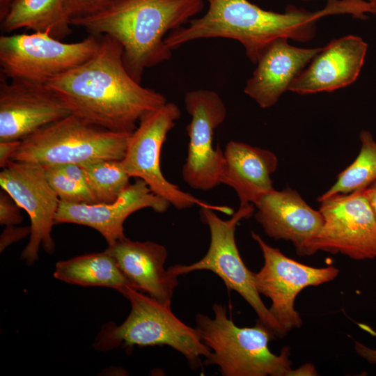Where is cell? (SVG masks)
<instances>
[{
    "label": "cell",
    "instance_id": "4dcf8cb0",
    "mask_svg": "<svg viewBox=\"0 0 376 376\" xmlns=\"http://www.w3.org/2000/svg\"><path fill=\"white\" fill-rule=\"evenodd\" d=\"M376 216V181L363 190Z\"/></svg>",
    "mask_w": 376,
    "mask_h": 376
},
{
    "label": "cell",
    "instance_id": "484cf974",
    "mask_svg": "<svg viewBox=\"0 0 376 376\" xmlns=\"http://www.w3.org/2000/svg\"><path fill=\"white\" fill-rule=\"evenodd\" d=\"M114 0H64L63 11L69 23L72 18L84 17L97 13Z\"/></svg>",
    "mask_w": 376,
    "mask_h": 376
},
{
    "label": "cell",
    "instance_id": "9a60e30c",
    "mask_svg": "<svg viewBox=\"0 0 376 376\" xmlns=\"http://www.w3.org/2000/svg\"><path fill=\"white\" fill-rule=\"evenodd\" d=\"M171 204L154 194L147 184L138 179L110 203H72L60 201L55 224L71 223L98 231L109 245L125 237L123 224L132 213L144 208L166 212Z\"/></svg>",
    "mask_w": 376,
    "mask_h": 376
},
{
    "label": "cell",
    "instance_id": "6da1fadb",
    "mask_svg": "<svg viewBox=\"0 0 376 376\" xmlns=\"http://www.w3.org/2000/svg\"><path fill=\"white\" fill-rule=\"evenodd\" d=\"M123 53L116 40L101 36L93 56L46 84L63 98L72 114L111 131L132 133L142 117L167 101L132 77Z\"/></svg>",
    "mask_w": 376,
    "mask_h": 376
},
{
    "label": "cell",
    "instance_id": "ba28073f",
    "mask_svg": "<svg viewBox=\"0 0 376 376\" xmlns=\"http://www.w3.org/2000/svg\"><path fill=\"white\" fill-rule=\"evenodd\" d=\"M101 36L66 43L47 32L0 36L1 74L10 79L46 84L84 63L98 51Z\"/></svg>",
    "mask_w": 376,
    "mask_h": 376
},
{
    "label": "cell",
    "instance_id": "ffe728a7",
    "mask_svg": "<svg viewBox=\"0 0 376 376\" xmlns=\"http://www.w3.org/2000/svg\"><path fill=\"white\" fill-rule=\"evenodd\" d=\"M225 165L221 178L235 190L240 206H254L274 189L271 175L278 167V158L269 150L230 141L224 151Z\"/></svg>",
    "mask_w": 376,
    "mask_h": 376
},
{
    "label": "cell",
    "instance_id": "277c9868",
    "mask_svg": "<svg viewBox=\"0 0 376 376\" xmlns=\"http://www.w3.org/2000/svg\"><path fill=\"white\" fill-rule=\"evenodd\" d=\"M214 318L198 313L196 329L211 354L205 362L216 365L223 376H291L289 347L277 355L269 343L274 335L258 320L251 327H237L228 317L226 307L212 306Z\"/></svg>",
    "mask_w": 376,
    "mask_h": 376
},
{
    "label": "cell",
    "instance_id": "52a82bcc",
    "mask_svg": "<svg viewBox=\"0 0 376 376\" xmlns=\"http://www.w3.org/2000/svg\"><path fill=\"white\" fill-rule=\"evenodd\" d=\"M131 134L111 131L70 114L21 140L10 160L42 166L122 160Z\"/></svg>",
    "mask_w": 376,
    "mask_h": 376
},
{
    "label": "cell",
    "instance_id": "603a6c76",
    "mask_svg": "<svg viewBox=\"0 0 376 376\" xmlns=\"http://www.w3.org/2000/svg\"><path fill=\"white\" fill-rule=\"evenodd\" d=\"M361 148L355 159L337 176L336 182L318 198L361 191L376 181V141L370 132L359 134Z\"/></svg>",
    "mask_w": 376,
    "mask_h": 376
},
{
    "label": "cell",
    "instance_id": "7402d4cb",
    "mask_svg": "<svg viewBox=\"0 0 376 376\" xmlns=\"http://www.w3.org/2000/svg\"><path fill=\"white\" fill-rule=\"evenodd\" d=\"M54 276L70 284L107 287L120 293L127 287L134 288L114 258L105 251L59 261Z\"/></svg>",
    "mask_w": 376,
    "mask_h": 376
},
{
    "label": "cell",
    "instance_id": "d6a6232c",
    "mask_svg": "<svg viewBox=\"0 0 376 376\" xmlns=\"http://www.w3.org/2000/svg\"><path fill=\"white\" fill-rule=\"evenodd\" d=\"M13 0H0V18L1 19L6 14L8 9Z\"/></svg>",
    "mask_w": 376,
    "mask_h": 376
},
{
    "label": "cell",
    "instance_id": "e575fe53",
    "mask_svg": "<svg viewBox=\"0 0 376 376\" xmlns=\"http://www.w3.org/2000/svg\"><path fill=\"white\" fill-rule=\"evenodd\" d=\"M303 1H309V0H303Z\"/></svg>",
    "mask_w": 376,
    "mask_h": 376
},
{
    "label": "cell",
    "instance_id": "83f0119b",
    "mask_svg": "<svg viewBox=\"0 0 376 376\" xmlns=\"http://www.w3.org/2000/svg\"><path fill=\"white\" fill-rule=\"evenodd\" d=\"M31 233L30 226L15 227L8 226L3 231L0 238V251L2 252L8 246L20 240Z\"/></svg>",
    "mask_w": 376,
    "mask_h": 376
},
{
    "label": "cell",
    "instance_id": "d6986e66",
    "mask_svg": "<svg viewBox=\"0 0 376 376\" xmlns=\"http://www.w3.org/2000/svg\"><path fill=\"white\" fill-rule=\"evenodd\" d=\"M288 40L280 38L267 47L246 84L244 93L263 109L274 105L288 91L295 78L322 49L297 47Z\"/></svg>",
    "mask_w": 376,
    "mask_h": 376
},
{
    "label": "cell",
    "instance_id": "7a4b0ae2",
    "mask_svg": "<svg viewBox=\"0 0 376 376\" xmlns=\"http://www.w3.org/2000/svg\"><path fill=\"white\" fill-rule=\"evenodd\" d=\"M203 7V0H114L69 24L116 40L123 47L126 70L141 83L146 68L171 58L172 50L164 42L166 33L189 22Z\"/></svg>",
    "mask_w": 376,
    "mask_h": 376
},
{
    "label": "cell",
    "instance_id": "f1b7e54d",
    "mask_svg": "<svg viewBox=\"0 0 376 376\" xmlns=\"http://www.w3.org/2000/svg\"><path fill=\"white\" fill-rule=\"evenodd\" d=\"M21 140L0 141V167L6 166L13 155L17 151Z\"/></svg>",
    "mask_w": 376,
    "mask_h": 376
},
{
    "label": "cell",
    "instance_id": "9c48e42d",
    "mask_svg": "<svg viewBox=\"0 0 376 376\" xmlns=\"http://www.w3.org/2000/svg\"><path fill=\"white\" fill-rule=\"evenodd\" d=\"M180 116L178 105L167 102L142 117L131 134L125 157L121 160L123 166L130 178L143 180L154 194L178 210L195 205L201 207L215 206L181 190L162 174V148Z\"/></svg>",
    "mask_w": 376,
    "mask_h": 376
},
{
    "label": "cell",
    "instance_id": "1f68e13d",
    "mask_svg": "<svg viewBox=\"0 0 376 376\" xmlns=\"http://www.w3.org/2000/svg\"><path fill=\"white\" fill-rule=\"evenodd\" d=\"M317 371L311 363H306L293 369L291 375H317Z\"/></svg>",
    "mask_w": 376,
    "mask_h": 376
},
{
    "label": "cell",
    "instance_id": "4316f807",
    "mask_svg": "<svg viewBox=\"0 0 376 376\" xmlns=\"http://www.w3.org/2000/svg\"><path fill=\"white\" fill-rule=\"evenodd\" d=\"M20 209L12 197L2 189L0 192V224L6 226L20 224L23 219Z\"/></svg>",
    "mask_w": 376,
    "mask_h": 376
},
{
    "label": "cell",
    "instance_id": "d4e9b609",
    "mask_svg": "<svg viewBox=\"0 0 376 376\" xmlns=\"http://www.w3.org/2000/svg\"><path fill=\"white\" fill-rule=\"evenodd\" d=\"M43 166L47 179L60 201L72 203H99L86 185L70 179L55 165Z\"/></svg>",
    "mask_w": 376,
    "mask_h": 376
},
{
    "label": "cell",
    "instance_id": "3957f363",
    "mask_svg": "<svg viewBox=\"0 0 376 376\" xmlns=\"http://www.w3.org/2000/svg\"><path fill=\"white\" fill-rule=\"evenodd\" d=\"M206 1L209 6L203 16L189 20L187 27L169 32L164 40L169 49L196 39L226 38L240 42L249 60L256 63L275 40L286 38L308 42L315 35L319 19L336 14L329 1L324 8L315 12L292 6L279 13L265 10L248 0Z\"/></svg>",
    "mask_w": 376,
    "mask_h": 376
},
{
    "label": "cell",
    "instance_id": "e0dca14e",
    "mask_svg": "<svg viewBox=\"0 0 376 376\" xmlns=\"http://www.w3.org/2000/svg\"><path fill=\"white\" fill-rule=\"evenodd\" d=\"M368 45L357 36L331 40L299 73L288 91L300 95L331 92L356 81Z\"/></svg>",
    "mask_w": 376,
    "mask_h": 376
},
{
    "label": "cell",
    "instance_id": "44dd1931",
    "mask_svg": "<svg viewBox=\"0 0 376 376\" xmlns=\"http://www.w3.org/2000/svg\"><path fill=\"white\" fill-rule=\"evenodd\" d=\"M64 0H13L3 19L5 33L26 29L63 40L72 32L63 11Z\"/></svg>",
    "mask_w": 376,
    "mask_h": 376
},
{
    "label": "cell",
    "instance_id": "30bf717a",
    "mask_svg": "<svg viewBox=\"0 0 376 376\" xmlns=\"http://www.w3.org/2000/svg\"><path fill=\"white\" fill-rule=\"evenodd\" d=\"M319 202L324 223L308 256L320 251L358 260L376 258V216L363 190Z\"/></svg>",
    "mask_w": 376,
    "mask_h": 376
},
{
    "label": "cell",
    "instance_id": "8fae6325",
    "mask_svg": "<svg viewBox=\"0 0 376 376\" xmlns=\"http://www.w3.org/2000/svg\"><path fill=\"white\" fill-rule=\"evenodd\" d=\"M251 237L257 242L264 259L260 271L253 272L258 292L271 300L269 310L286 334L292 329L301 328L303 321L295 308L297 296L308 286H318L334 280L339 269L334 266L315 267L302 264L267 244L253 231Z\"/></svg>",
    "mask_w": 376,
    "mask_h": 376
},
{
    "label": "cell",
    "instance_id": "2e32d148",
    "mask_svg": "<svg viewBox=\"0 0 376 376\" xmlns=\"http://www.w3.org/2000/svg\"><path fill=\"white\" fill-rule=\"evenodd\" d=\"M255 207V219L268 237L290 241L299 256H308V245L318 235L324 223L319 210L312 208L290 187L281 191L274 189Z\"/></svg>",
    "mask_w": 376,
    "mask_h": 376
},
{
    "label": "cell",
    "instance_id": "4fadbf2b",
    "mask_svg": "<svg viewBox=\"0 0 376 376\" xmlns=\"http://www.w3.org/2000/svg\"><path fill=\"white\" fill-rule=\"evenodd\" d=\"M0 185L30 218V238L21 258L33 263L38 258L40 246L52 253L55 244L52 230L60 199L47 179L44 166L10 160L0 173Z\"/></svg>",
    "mask_w": 376,
    "mask_h": 376
},
{
    "label": "cell",
    "instance_id": "5bb4252c",
    "mask_svg": "<svg viewBox=\"0 0 376 376\" xmlns=\"http://www.w3.org/2000/svg\"><path fill=\"white\" fill-rule=\"evenodd\" d=\"M0 76V141L22 140L72 114L63 98L47 84Z\"/></svg>",
    "mask_w": 376,
    "mask_h": 376
},
{
    "label": "cell",
    "instance_id": "5b68a950",
    "mask_svg": "<svg viewBox=\"0 0 376 376\" xmlns=\"http://www.w3.org/2000/svg\"><path fill=\"white\" fill-rule=\"evenodd\" d=\"M121 294L130 302V313L120 325L108 324L101 331L93 345L97 350L120 345H168L182 354L193 370L201 366V357H209L211 351L197 329L178 319L171 307L130 286Z\"/></svg>",
    "mask_w": 376,
    "mask_h": 376
},
{
    "label": "cell",
    "instance_id": "f546056e",
    "mask_svg": "<svg viewBox=\"0 0 376 376\" xmlns=\"http://www.w3.org/2000/svg\"><path fill=\"white\" fill-rule=\"evenodd\" d=\"M354 350L357 354L367 362L376 364V350L369 347L359 341H354Z\"/></svg>",
    "mask_w": 376,
    "mask_h": 376
},
{
    "label": "cell",
    "instance_id": "8992f818",
    "mask_svg": "<svg viewBox=\"0 0 376 376\" xmlns=\"http://www.w3.org/2000/svg\"><path fill=\"white\" fill-rule=\"evenodd\" d=\"M255 206H240L237 211L215 205L201 207L203 223L209 227L210 242L207 253L191 265H175L167 269L176 276L196 270H210L218 275L228 290L237 292L253 309L262 322L278 338L286 334L260 298L251 272L243 262L235 242L238 223L251 217Z\"/></svg>",
    "mask_w": 376,
    "mask_h": 376
},
{
    "label": "cell",
    "instance_id": "7c38bea8",
    "mask_svg": "<svg viewBox=\"0 0 376 376\" xmlns=\"http://www.w3.org/2000/svg\"><path fill=\"white\" fill-rule=\"evenodd\" d=\"M185 104L191 121L186 126L189 141L182 179L194 189L210 190L221 184L224 169V151L213 146V137L226 119V108L216 92L207 89L187 92Z\"/></svg>",
    "mask_w": 376,
    "mask_h": 376
},
{
    "label": "cell",
    "instance_id": "ac0fdd59",
    "mask_svg": "<svg viewBox=\"0 0 376 376\" xmlns=\"http://www.w3.org/2000/svg\"><path fill=\"white\" fill-rule=\"evenodd\" d=\"M116 260L132 286L157 301L171 306L178 276L164 268L168 253L156 242L132 241L126 237L105 250Z\"/></svg>",
    "mask_w": 376,
    "mask_h": 376
},
{
    "label": "cell",
    "instance_id": "836d02e7",
    "mask_svg": "<svg viewBox=\"0 0 376 376\" xmlns=\"http://www.w3.org/2000/svg\"><path fill=\"white\" fill-rule=\"evenodd\" d=\"M368 13H373L376 16V0H368Z\"/></svg>",
    "mask_w": 376,
    "mask_h": 376
},
{
    "label": "cell",
    "instance_id": "cb8c5ba5",
    "mask_svg": "<svg viewBox=\"0 0 376 376\" xmlns=\"http://www.w3.org/2000/svg\"><path fill=\"white\" fill-rule=\"evenodd\" d=\"M80 166L87 186L97 203L115 201L131 184L121 160H102Z\"/></svg>",
    "mask_w": 376,
    "mask_h": 376
}]
</instances>
